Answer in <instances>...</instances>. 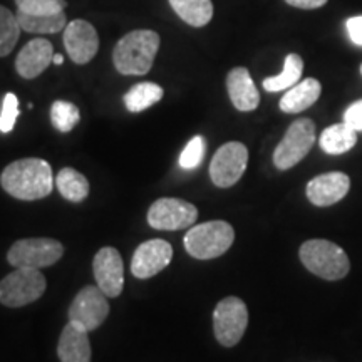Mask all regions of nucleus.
I'll return each mask as SVG.
<instances>
[{
  "mask_svg": "<svg viewBox=\"0 0 362 362\" xmlns=\"http://www.w3.org/2000/svg\"><path fill=\"white\" fill-rule=\"evenodd\" d=\"M0 185L17 200H40L51 194L54 188L52 168L47 161L40 158L17 160L2 171Z\"/></svg>",
  "mask_w": 362,
  "mask_h": 362,
  "instance_id": "obj_1",
  "label": "nucleus"
},
{
  "mask_svg": "<svg viewBox=\"0 0 362 362\" xmlns=\"http://www.w3.org/2000/svg\"><path fill=\"white\" fill-rule=\"evenodd\" d=\"M160 49V35L155 30H131L117 40L112 62L124 76H144L153 67Z\"/></svg>",
  "mask_w": 362,
  "mask_h": 362,
  "instance_id": "obj_2",
  "label": "nucleus"
},
{
  "mask_svg": "<svg viewBox=\"0 0 362 362\" xmlns=\"http://www.w3.org/2000/svg\"><path fill=\"white\" fill-rule=\"evenodd\" d=\"M298 255L305 269L320 279L339 280L349 274L347 253L329 240H309L300 247Z\"/></svg>",
  "mask_w": 362,
  "mask_h": 362,
  "instance_id": "obj_3",
  "label": "nucleus"
},
{
  "mask_svg": "<svg viewBox=\"0 0 362 362\" xmlns=\"http://www.w3.org/2000/svg\"><path fill=\"white\" fill-rule=\"evenodd\" d=\"M235 232L233 226L226 221L214 220L205 221L185 235V248L193 259L210 260L223 255L233 245Z\"/></svg>",
  "mask_w": 362,
  "mask_h": 362,
  "instance_id": "obj_4",
  "label": "nucleus"
},
{
  "mask_svg": "<svg viewBox=\"0 0 362 362\" xmlns=\"http://www.w3.org/2000/svg\"><path fill=\"white\" fill-rule=\"evenodd\" d=\"M64 255V247L54 238L17 240L8 248L7 260L16 269H44L56 264Z\"/></svg>",
  "mask_w": 362,
  "mask_h": 362,
  "instance_id": "obj_5",
  "label": "nucleus"
},
{
  "mask_svg": "<svg viewBox=\"0 0 362 362\" xmlns=\"http://www.w3.org/2000/svg\"><path fill=\"white\" fill-rule=\"evenodd\" d=\"M315 143V124L312 119L302 117L288 126L284 139L274 151V165L279 170H291L298 165Z\"/></svg>",
  "mask_w": 362,
  "mask_h": 362,
  "instance_id": "obj_6",
  "label": "nucleus"
},
{
  "mask_svg": "<svg viewBox=\"0 0 362 362\" xmlns=\"http://www.w3.org/2000/svg\"><path fill=\"white\" fill-rule=\"evenodd\" d=\"M45 277L39 269H16L0 280V304L24 307L45 292Z\"/></svg>",
  "mask_w": 362,
  "mask_h": 362,
  "instance_id": "obj_7",
  "label": "nucleus"
},
{
  "mask_svg": "<svg viewBox=\"0 0 362 362\" xmlns=\"http://www.w3.org/2000/svg\"><path fill=\"white\" fill-rule=\"evenodd\" d=\"M248 325V309L238 297H225L214 312L215 337L221 346L233 347L242 341Z\"/></svg>",
  "mask_w": 362,
  "mask_h": 362,
  "instance_id": "obj_8",
  "label": "nucleus"
},
{
  "mask_svg": "<svg viewBox=\"0 0 362 362\" xmlns=\"http://www.w3.org/2000/svg\"><path fill=\"white\" fill-rule=\"evenodd\" d=\"M107 314H110V304L106 293L98 285H86L69 307V322L90 332L103 325Z\"/></svg>",
  "mask_w": 362,
  "mask_h": 362,
  "instance_id": "obj_9",
  "label": "nucleus"
},
{
  "mask_svg": "<svg viewBox=\"0 0 362 362\" xmlns=\"http://www.w3.org/2000/svg\"><path fill=\"white\" fill-rule=\"evenodd\" d=\"M248 149L243 143L230 141L218 148L210 163V178L218 188H230L247 170Z\"/></svg>",
  "mask_w": 362,
  "mask_h": 362,
  "instance_id": "obj_10",
  "label": "nucleus"
},
{
  "mask_svg": "<svg viewBox=\"0 0 362 362\" xmlns=\"http://www.w3.org/2000/svg\"><path fill=\"white\" fill-rule=\"evenodd\" d=\"M198 218L197 206L180 198H160L149 206L148 223L155 230H185Z\"/></svg>",
  "mask_w": 362,
  "mask_h": 362,
  "instance_id": "obj_11",
  "label": "nucleus"
},
{
  "mask_svg": "<svg viewBox=\"0 0 362 362\" xmlns=\"http://www.w3.org/2000/svg\"><path fill=\"white\" fill-rule=\"evenodd\" d=\"M94 279L106 297H119L124 287V264L121 253L112 247H104L93 262Z\"/></svg>",
  "mask_w": 362,
  "mask_h": 362,
  "instance_id": "obj_12",
  "label": "nucleus"
},
{
  "mask_svg": "<svg viewBox=\"0 0 362 362\" xmlns=\"http://www.w3.org/2000/svg\"><path fill=\"white\" fill-rule=\"evenodd\" d=\"M64 47L71 61L76 64H88L99 51V35L88 21L76 19L64 29Z\"/></svg>",
  "mask_w": 362,
  "mask_h": 362,
  "instance_id": "obj_13",
  "label": "nucleus"
},
{
  "mask_svg": "<svg viewBox=\"0 0 362 362\" xmlns=\"http://www.w3.org/2000/svg\"><path fill=\"white\" fill-rule=\"evenodd\" d=\"M171 259H173V248L168 242L160 238L148 240L136 248L131 260V272L138 279L155 277L170 265Z\"/></svg>",
  "mask_w": 362,
  "mask_h": 362,
  "instance_id": "obj_14",
  "label": "nucleus"
},
{
  "mask_svg": "<svg viewBox=\"0 0 362 362\" xmlns=\"http://www.w3.org/2000/svg\"><path fill=\"white\" fill-rule=\"evenodd\" d=\"M351 188V180L341 171H330L312 178L307 183L305 193L312 205L330 206L341 202Z\"/></svg>",
  "mask_w": 362,
  "mask_h": 362,
  "instance_id": "obj_15",
  "label": "nucleus"
},
{
  "mask_svg": "<svg viewBox=\"0 0 362 362\" xmlns=\"http://www.w3.org/2000/svg\"><path fill=\"white\" fill-rule=\"evenodd\" d=\"M54 47L47 39L37 37L29 40L24 47L21 49L19 56L16 59V69L21 78L35 79L37 76L47 69L52 62Z\"/></svg>",
  "mask_w": 362,
  "mask_h": 362,
  "instance_id": "obj_16",
  "label": "nucleus"
},
{
  "mask_svg": "<svg viewBox=\"0 0 362 362\" xmlns=\"http://www.w3.org/2000/svg\"><path fill=\"white\" fill-rule=\"evenodd\" d=\"M230 101L238 111L248 112L259 107L260 94L247 67H235L226 76Z\"/></svg>",
  "mask_w": 362,
  "mask_h": 362,
  "instance_id": "obj_17",
  "label": "nucleus"
},
{
  "mask_svg": "<svg viewBox=\"0 0 362 362\" xmlns=\"http://www.w3.org/2000/svg\"><path fill=\"white\" fill-rule=\"evenodd\" d=\"M57 356L61 362H90L89 332L69 322L62 329Z\"/></svg>",
  "mask_w": 362,
  "mask_h": 362,
  "instance_id": "obj_18",
  "label": "nucleus"
},
{
  "mask_svg": "<svg viewBox=\"0 0 362 362\" xmlns=\"http://www.w3.org/2000/svg\"><path fill=\"white\" fill-rule=\"evenodd\" d=\"M322 93V86L314 78H307L304 81H298L296 86L287 89L280 99V110L287 115H297V112L307 110L312 104L317 103Z\"/></svg>",
  "mask_w": 362,
  "mask_h": 362,
  "instance_id": "obj_19",
  "label": "nucleus"
},
{
  "mask_svg": "<svg viewBox=\"0 0 362 362\" xmlns=\"http://www.w3.org/2000/svg\"><path fill=\"white\" fill-rule=\"evenodd\" d=\"M357 131L349 124L339 123L325 128L320 134L319 144L327 155H342L356 146Z\"/></svg>",
  "mask_w": 362,
  "mask_h": 362,
  "instance_id": "obj_20",
  "label": "nucleus"
},
{
  "mask_svg": "<svg viewBox=\"0 0 362 362\" xmlns=\"http://www.w3.org/2000/svg\"><path fill=\"white\" fill-rule=\"evenodd\" d=\"M170 6L181 21L192 27H205L214 17L211 0H170Z\"/></svg>",
  "mask_w": 362,
  "mask_h": 362,
  "instance_id": "obj_21",
  "label": "nucleus"
},
{
  "mask_svg": "<svg viewBox=\"0 0 362 362\" xmlns=\"http://www.w3.org/2000/svg\"><path fill=\"white\" fill-rule=\"evenodd\" d=\"M56 187L62 198L67 202L81 203L89 194V181L83 173L74 168H62L56 178Z\"/></svg>",
  "mask_w": 362,
  "mask_h": 362,
  "instance_id": "obj_22",
  "label": "nucleus"
},
{
  "mask_svg": "<svg viewBox=\"0 0 362 362\" xmlns=\"http://www.w3.org/2000/svg\"><path fill=\"white\" fill-rule=\"evenodd\" d=\"M17 21L21 29L29 34H57L67 25L64 12L47 13V16H27L17 12Z\"/></svg>",
  "mask_w": 362,
  "mask_h": 362,
  "instance_id": "obj_23",
  "label": "nucleus"
},
{
  "mask_svg": "<svg viewBox=\"0 0 362 362\" xmlns=\"http://www.w3.org/2000/svg\"><path fill=\"white\" fill-rule=\"evenodd\" d=\"M302 71H304V61L298 54H288L285 57L284 69L280 74L272 76V78L264 79V89L269 93H279V90L291 89L296 86L302 78Z\"/></svg>",
  "mask_w": 362,
  "mask_h": 362,
  "instance_id": "obj_24",
  "label": "nucleus"
},
{
  "mask_svg": "<svg viewBox=\"0 0 362 362\" xmlns=\"http://www.w3.org/2000/svg\"><path fill=\"white\" fill-rule=\"evenodd\" d=\"M163 98V88L155 83H139L124 94V104L131 112H141L160 103Z\"/></svg>",
  "mask_w": 362,
  "mask_h": 362,
  "instance_id": "obj_25",
  "label": "nucleus"
},
{
  "mask_svg": "<svg viewBox=\"0 0 362 362\" xmlns=\"http://www.w3.org/2000/svg\"><path fill=\"white\" fill-rule=\"evenodd\" d=\"M21 24L17 13L0 6V57H6L13 51L21 37Z\"/></svg>",
  "mask_w": 362,
  "mask_h": 362,
  "instance_id": "obj_26",
  "label": "nucleus"
},
{
  "mask_svg": "<svg viewBox=\"0 0 362 362\" xmlns=\"http://www.w3.org/2000/svg\"><path fill=\"white\" fill-rule=\"evenodd\" d=\"M81 115L76 104L69 101H54L51 106V121L61 133H69L79 123Z\"/></svg>",
  "mask_w": 362,
  "mask_h": 362,
  "instance_id": "obj_27",
  "label": "nucleus"
},
{
  "mask_svg": "<svg viewBox=\"0 0 362 362\" xmlns=\"http://www.w3.org/2000/svg\"><path fill=\"white\" fill-rule=\"evenodd\" d=\"M17 12L27 16H47V13L64 12L66 0H16Z\"/></svg>",
  "mask_w": 362,
  "mask_h": 362,
  "instance_id": "obj_28",
  "label": "nucleus"
},
{
  "mask_svg": "<svg viewBox=\"0 0 362 362\" xmlns=\"http://www.w3.org/2000/svg\"><path fill=\"white\" fill-rule=\"evenodd\" d=\"M206 143L203 136H194L188 141L180 155V166L183 170H194L202 165L203 156H205Z\"/></svg>",
  "mask_w": 362,
  "mask_h": 362,
  "instance_id": "obj_29",
  "label": "nucleus"
},
{
  "mask_svg": "<svg viewBox=\"0 0 362 362\" xmlns=\"http://www.w3.org/2000/svg\"><path fill=\"white\" fill-rule=\"evenodd\" d=\"M19 117V101L13 93H7L0 111V133H11Z\"/></svg>",
  "mask_w": 362,
  "mask_h": 362,
  "instance_id": "obj_30",
  "label": "nucleus"
},
{
  "mask_svg": "<svg viewBox=\"0 0 362 362\" xmlns=\"http://www.w3.org/2000/svg\"><path fill=\"white\" fill-rule=\"evenodd\" d=\"M344 123L354 128L357 133L362 131V99L347 107L346 112H344Z\"/></svg>",
  "mask_w": 362,
  "mask_h": 362,
  "instance_id": "obj_31",
  "label": "nucleus"
},
{
  "mask_svg": "<svg viewBox=\"0 0 362 362\" xmlns=\"http://www.w3.org/2000/svg\"><path fill=\"white\" fill-rule=\"evenodd\" d=\"M346 27L352 42L356 45H362V16L351 17V19L346 22Z\"/></svg>",
  "mask_w": 362,
  "mask_h": 362,
  "instance_id": "obj_32",
  "label": "nucleus"
},
{
  "mask_svg": "<svg viewBox=\"0 0 362 362\" xmlns=\"http://www.w3.org/2000/svg\"><path fill=\"white\" fill-rule=\"evenodd\" d=\"M288 6L297 8H305V11H312V8H320L327 4V0H285Z\"/></svg>",
  "mask_w": 362,
  "mask_h": 362,
  "instance_id": "obj_33",
  "label": "nucleus"
},
{
  "mask_svg": "<svg viewBox=\"0 0 362 362\" xmlns=\"http://www.w3.org/2000/svg\"><path fill=\"white\" fill-rule=\"evenodd\" d=\"M52 64H56V66L64 64V57H62V54H54V57H52Z\"/></svg>",
  "mask_w": 362,
  "mask_h": 362,
  "instance_id": "obj_34",
  "label": "nucleus"
},
{
  "mask_svg": "<svg viewBox=\"0 0 362 362\" xmlns=\"http://www.w3.org/2000/svg\"><path fill=\"white\" fill-rule=\"evenodd\" d=\"M361 74H362V66H361Z\"/></svg>",
  "mask_w": 362,
  "mask_h": 362,
  "instance_id": "obj_35",
  "label": "nucleus"
}]
</instances>
